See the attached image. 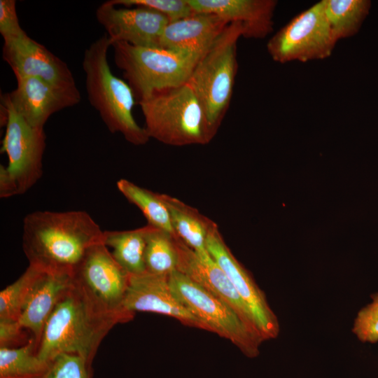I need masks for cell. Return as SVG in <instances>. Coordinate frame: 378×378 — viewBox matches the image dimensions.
I'll use <instances>...</instances> for the list:
<instances>
[{
	"label": "cell",
	"mask_w": 378,
	"mask_h": 378,
	"mask_svg": "<svg viewBox=\"0 0 378 378\" xmlns=\"http://www.w3.org/2000/svg\"><path fill=\"white\" fill-rule=\"evenodd\" d=\"M129 276L100 243L89 249L71 277L95 304L127 322L134 316L123 308Z\"/></svg>",
	"instance_id": "cell-10"
},
{
	"label": "cell",
	"mask_w": 378,
	"mask_h": 378,
	"mask_svg": "<svg viewBox=\"0 0 378 378\" xmlns=\"http://www.w3.org/2000/svg\"><path fill=\"white\" fill-rule=\"evenodd\" d=\"M240 22H230L200 57L188 80L216 135L226 115L237 71V46L242 36Z\"/></svg>",
	"instance_id": "cell-5"
},
{
	"label": "cell",
	"mask_w": 378,
	"mask_h": 378,
	"mask_svg": "<svg viewBox=\"0 0 378 378\" xmlns=\"http://www.w3.org/2000/svg\"><path fill=\"white\" fill-rule=\"evenodd\" d=\"M18 321H0V347H16L26 344L32 337Z\"/></svg>",
	"instance_id": "cell-31"
},
{
	"label": "cell",
	"mask_w": 378,
	"mask_h": 378,
	"mask_svg": "<svg viewBox=\"0 0 378 378\" xmlns=\"http://www.w3.org/2000/svg\"><path fill=\"white\" fill-rule=\"evenodd\" d=\"M48 362L38 357L34 337L21 346L0 347V378H40Z\"/></svg>",
	"instance_id": "cell-23"
},
{
	"label": "cell",
	"mask_w": 378,
	"mask_h": 378,
	"mask_svg": "<svg viewBox=\"0 0 378 378\" xmlns=\"http://www.w3.org/2000/svg\"><path fill=\"white\" fill-rule=\"evenodd\" d=\"M18 195L17 185L4 165L0 166V197L7 198Z\"/></svg>",
	"instance_id": "cell-32"
},
{
	"label": "cell",
	"mask_w": 378,
	"mask_h": 378,
	"mask_svg": "<svg viewBox=\"0 0 378 378\" xmlns=\"http://www.w3.org/2000/svg\"><path fill=\"white\" fill-rule=\"evenodd\" d=\"M48 318L36 353L48 362L60 353L78 354L92 363L102 340L117 323H125L107 312L72 279Z\"/></svg>",
	"instance_id": "cell-2"
},
{
	"label": "cell",
	"mask_w": 378,
	"mask_h": 378,
	"mask_svg": "<svg viewBox=\"0 0 378 378\" xmlns=\"http://www.w3.org/2000/svg\"><path fill=\"white\" fill-rule=\"evenodd\" d=\"M371 298L357 313L352 332L361 342L374 344L378 342V292Z\"/></svg>",
	"instance_id": "cell-28"
},
{
	"label": "cell",
	"mask_w": 378,
	"mask_h": 378,
	"mask_svg": "<svg viewBox=\"0 0 378 378\" xmlns=\"http://www.w3.org/2000/svg\"><path fill=\"white\" fill-rule=\"evenodd\" d=\"M16 11L15 0H0V34L8 40L24 34Z\"/></svg>",
	"instance_id": "cell-30"
},
{
	"label": "cell",
	"mask_w": 378,
	"mask_h": 378,
	"mask_svg": "<svg viewBox=\"0 0 378 378\" xmlns=\"http://www.w3.org/2000/svg\"><path fill=\"white\" fill-rule=\"evenodd\" d=\"M92 364L78 354L60 353L49 360L40 378H92Z\"/></svg>",
	"instance_id": "cell-27"
},
{
	"label": "cell",
	"mask_w": 378,
	"mask_h": 378,
	"mask_svg": "<svg viewBox=\"0 0 378 378\" xmlns=\"http://www.w3.org/2000/svg\"><path fill=\"white\" fill-rule=\"evenodd\" d=\"M338 41L327 20L323 1H320L291 19L267 43V50L276 62H307L331 56Z\"/></svg>",
	"instance_id": "cell-8"
},
{
	"label": "cell",
	"mask_w": 378,
	"mask_h": 378,
	"mask_svg": "<svg viewBox=\"0 0 378 378\" xmlns=\"http://www.w3.org/2000/svg\"><path fill=\"white\" fill-rule=\"evenodd\" d=\"M118 190L131 203L136 206L148 221V225L175 234L168 209L160 193L140 187L124 178L116 183Z\"/></svg>",
	"instance_id": "cell-24"
},
{
	"label": "cell",
	"mask_w": 378,
	"mask_h": 378,
	"mask_svg": "<svg viewBox=\"0 0 378 378\" xmlns=\"http://www.w3.org/2000/svg\"><path fill=\"white\" fill-rule=\"evenodd\" d=\"M206 249L250 308L264 341L276 338L280 332L277 316L271 309L264 292L231 252L215 222L209 231Z\"/></svg>",
	"instance_id": "cell-11"
},
{
	"label": "cell",
	"mask_w": 378,
	"mask_h": 378,
	"mask_svg": "<svg viewBox=\"0 0 378 378\" xmlns=\"http://www.w3.org/2000/svg\"><path fill=\"white\" fill-rule=\"evenodd\" d=\"M2 57L16 78L34 77L62 88L77 87L67 64L27 33L4 41Z\"/></svg>",
	"instance_id": "cell-13"
},
{
	"label": "cell",
	"mask_w": 378,
	"mask_h": 378,
	"mask_svg": "<svg viewBox=\"0 0 378 378\" xmlns=\"http://www.w3.org/2000/svg\"><path fill=\"white\" fill-rule=\"evenodd\" d=\"M149 228L147 225L130 230L104 231V244L112 248L113 258L129 275L146 272L144 256Z\"/></svg>",
	"instance_id": "cell-21"
},
{
	"label": "cell",
	"mask_w": 378,
	"mask_h": 378,
	"mask_svg": "<svg viewBox=\"0 0 378 378\" xmlns=\"http://www.w3.org/2000/svg\"><path fill=\"white\" fill-rule=\"evenodd\" d=\"M168 281L176 298L207 331L228 340L248 358L258 356L263 339L230 306L178 270Z\"/></svg>",
	"instance_id": "cell-7"
},
{
	"label": "cell",
	"mask_w": 378,
	"mask_h": 378,
	"mask_svg": "<svg viewBox=\"0 0 378 378\" xmlns=\"http://www.w3.org/2000/svg\"><path fill=\"white\" fill-rule=\"evenodd\" d=\"M67 274L45 272L41 270L23 307L18 322L31 332L37 348L46 323L57 304L72 284Z\"/></svg>",
	"instance_id": "cell-19"
},
{
	"label": "cell",
	"mask_w": 378,
	"mask_h": 378,
	"mask_svg": "<svg viewBox=\"0 0 378 378\" xmlns=\"http://www.w3.org/2000/svg\"><path fill=\"white\" fill-rule=\"evenodd\" d=\"M95 15L111 44L124 42L149 48H160L162 34L170 22L154 9L144 6L118 8L111 0L102 3Z\"/></svg>",
	"instance_id": "cell-12"
},
{
	"label": "cell",
	"mask_w": 378,
	"mask_h": 378,
	"mask_svg": "<svg viewBox=\"0 0 378 378\" xmlns=\"http://www.w3.org/2000/svg\"><path fill=\"white\" fill-rule=\"evenodd\" d=\"M325 14L339 41L356 35L368 15L369 0H323Z\"/></svg>",
	"instance_id": "cell-22"
},
{
	"label": "cell",
	"mask_w": 378,
	"mask_h": 378,
	"mask_svg": "<svg viewBox=\"0 0 378 378\" xmlns=\"http://www.w3.org/2000/svg\"><path fill=\"white\" fill-rule=\"evenodd\" d=\"M228 24L216 15L194 11L167 24L160 40V48L201 57Z\"/></svg>",
	"instance_id": "cell-18"
},
{
	"label": "cell",
	"mask_w": 378,
	"mask_h": 378,
	"mask_svg": "<svg viewBox=\"0 0 378 378\" xmlns=\"http://www.w3.org/2000/svg\"><path fill=\"white\" fill-rule=\"evenodd\" d=\"M160 195L168 209L175 234L197 253L209 254L206 239L214 221L174 197L160 193Z\"/></svg>",
	"instance_id": "cell-20"
},
{
	"label": "cell",
	"mask_w": 378,
	"mask_h": 378,
	"mask_svg": "<svg viewBox=\"0 0 378 378\" xmlns=\"http://www.w3.org/2000/svg\"><path fill=\"white\" fill-rule=\"evenodd\" d=\"M174 241L177 251L176 270L227 303L251 328L260 335L250 308L210 254L202 255L197 253L176 235L174 236Z\"/></svg>",
	"instance_id": "cell-16"
},
{
	"label": "cell",
	"mask_w": 378,
	"mask_h": 378,
	"mask_svg": "<svg viewBox=\"0 0 378 378\" xmlns=\"http://www.w3.org/2000/svg\"><path fill=\"white\" fill-rule=\"evenodd\" d=\"M110 47L111 42L104 34L85 50L82 66L88 100L110 132L120 133L132 144H146L150 138L134 118V92L127 82L113 74L108 64Z\"/></svg>",
	"instance_id": "cell-3"
},
{
	"label": "cell",
	"mask_w": 378,
	"mask_h": 378,
	"mask_svg": "<svg viewBox=\"0 0 378 378\" xmlns=\"http://www.w3.org/2000/svg\"><path fill=\"white\" fill-rule=\"evenodd\" d=\"M175 235L150 225L146 235L144 256L147 272L169 276L176 270Z\"/></svg>",
	"instance_id": "cell-25"
},
{
	"label": "cell",
	"mask_w": 378,
	"mask_h": 378,
	"mask_svg": "<svg viewBox=\"0 0 378 378\" xmlns=\"http://www.w3.org/2000/svg\"><path fill=\"white\" fill-rule=\"evenodd\" d=\"M111 48L114 62L122 71L137 103L187 82L200 57L124 42L113 43Z\"/></svg>",
	"instance_id": "cell-6"
},
{
	"label": "cell",
	"mask_w": 378,
	"mask_h": 378,
	"mask_svg": "<svg viewBox=\"0 0 378 378\" xmlns=\"http://www.w3.org/2000/svg\"><path fill=\"white\" fill-rule=\"evenodd\" d=\"M168 276L147 272L130 275L123 300L125 310L132 314L136 312L163 314L185 326L207 330L206 327L174 295Z\"/></svg>",
	"instance_id": "cell-15"
},
{
	"label": "cell",
	"mask_w": 378,
	"mask_h": 378,
	"mask_svg": "<svg viewBox=\"0 0 378 378\" xmlns=\"http://www.w3.org/2000/svg\"><path fill=\"white\" fill-rule=\"evenodd\" d=\"M150 138L174 146L205 145L215 134L190 83L158 92L138 102Z\"/></svg>",
	"instance_id": "cell-4"
},
{
	"label": "cell",
	"mask_w": 378,
	"mask_h": 378,
	"mask_svg": "<svg viewBox=\"0 0 378 378\" xmlns=\"http://www.w3.org/2000/svg\"><path fill=\"white\" fill-rule=\"evenodd\" d=\"M104 243V231L84 211H36L23 221L22 248L29 265L72 276L89 249Z\"/></svg>",
	"instance_id": "cell-1"
},
{
	"label": "cell",
	"mask_w": 378,
	"mask_h": 378,
	"mask_svg": "<svg viewBox=\"0 0 378 378\" xmlns=\"http://www.w3.org/2000/svg\"><path fill=\"white\" fill-rule=\"evenodd\" d=\"M17 87L3 95L29 125L43 128L55 113L80 101L78 88H66L34 77L16 78Z\"/></svg>",
	"instance_id": "cell-14"
},
{
	"label": "cell",
	"mask_w": 378,
	"mask_h": 378,
	"mask_svg": "<svg viewBox=\"0 0 378 378\" xmlns=\"http://www.w3.org/2000/svg\"><path fill=\"white\" fill-rule=\"evenodd\" d=\"M195 12L216 15L228 23L240 22L242 36L265 38L273 30L276 0H188Z\"/></svg>",
	"instance_id": "cell-17"
},
{
	"label": "cell",
	"mask_w": 378,
	"mask_h": 378,
	"mask_svg": "<svg viewBox=\"0 0 378 378\" xmlns=\"http://www.w3.org/2000/svg\"><path fill=\"white\" fill-rule=\"evenodd\" d=\"M1 99V123L6 127L1 151L7 155L6 167L17 185L18 195H22L42 176L46 134L43 128L29 125L4 95Z\"/></svg>",
	"instance_id": "cell-9"
},
{
	"label": "cell",
	"mask_w": 378,
	"mask_h": 378,
	"mask_svg": "<svg viewBox=\"0 0 378 378\" xmlns=\"http://www.w3.org/2000/svg\"><path fill=\"white\" fill-rule=\"evenodd\" d=\"M40 272V270L29 265L15 282L0 292V321H19L31 288Z\"/></svg>",
	"instance_id": "cell-26"
},
{
	"label": "cell",
	"mask_w": 378,
	"mask_h": 378,
	"mask_svg": "<svg viewBox=\"0 0 378 378\" xmlns=\"http://www.w3.org/2000/svg\"><path fill=\"white\" fill-rule=\"evenodd\" d=\"M116 5L144 6L154 9L168 18L170 22L187 17L194 13L188 0H111Z\"/></svg>",
	"instance_id": "cell-29"
}]
</instances>
